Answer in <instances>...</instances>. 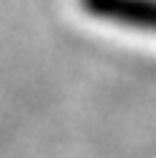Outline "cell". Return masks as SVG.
Wrapping results in <instances>:
<instances>
[{
	"mask_svg": "<svg viewBox=\"0 0 156 158\" xmlns=\"http://www.w3.org/2000/svg\"><path fill=\"white\" fill-rule=\"evenodd\" d=\"M91 19L156 35V0H81Z\"/></svg>",
	"mask_w": 156,
	"mask_h": 158,
	"instance_id": "cell-1",
	"label": "cell"
}]
</instances>
